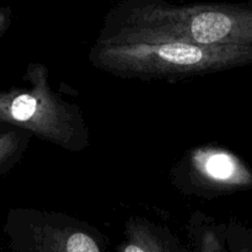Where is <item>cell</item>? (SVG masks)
I'll list each match as a JSON object with an SVG mask.
<instances>
[{
    "label": "cell",
    "mask_w": 252,
    "mask_h": 252,
    "mask_svg": "<svg viewBox=\"0 0 252 252\" xmlns=\"http://www.w3.org/2000/svg\"><path fill=\"white\" fill-rule=\"evenodd\" d=\"M117 252H193L167 225L144 217L127 219Z\"/></svg>",
    "instance_id": "cell-6"
},
{
    "label": "cell",
    "mask_w": 252,
    "mask_h": 252,
    "mask_svg": "<svg viewBox=\"0 0 252 252\" xmlns=\"http://www.w3.org/2000/svg\"><path fill=\"white\" fill-rule=\"evenodd\" d=\"M126 38L252 47V5H172L164 0H125L106 15L96 39Z\"/></svg>",
    "instance_id": "cell-1"
},
{
    "label": "cell",
    "mask_w": 252,
    "mask_h": 252,
    "mask_svg": "<svg viewBox=\"0 0 252 252\" xmlns=\"http://www.w3.org/2000/svg\"><path fill=\"white\" fill-rule=\"evenodd\" d=\"M189 246L193 252H229L226 223L197 211L186 223Z\"/></svg>",
    "instance_id": "cell-7"
},
{
    "label": "cell",
    "mask_w": 252,
    "mask_h": 252,
    "mask_svg": "<svg viewBox=\"0 0 252 252\" xmlns=\"http://www.w3.org/2000/svg\"><path fill=\"white\" fill-rule=\"evenodd\" d=\"M20 252H110L103 234L70 214L30 211L19 230Z\"/></svg>",
    "instance_id": "cell-5"
},
{
    "label": "cell",
    "mask_w": 252,
    "mask_h": 252,
    "mask_svg": "<svg viewBox=\"0 0 252 252\" xmlns=\"http://www.w3.org/2000/svg\"><path fill=\"white\" fill-rule=\"evenodd\" d=\"M24 80L26 88L0 89V122L68 152L90 147V129L80 107L52 89L47 65L30 63Z\"/></svg>",
    "instance_id": "cell-3"
},
{
    "label": "cell",
    "mask_w": 252,
    "mask_h": 252,
    "mask_svg": "<svg viewBox=\"0 0 252 252\" xmlns=\"http://www.w3.org/2000/svg\"><path fill=\"white\" fill-rule=\"evenodd\" d=\"M170 180L185 196L213 199L252 189V169L226 148L202 145L174 165Z\"/></svg>",
    "instance_id": "cell-4"
},
{
    "label": "cell",
    "mask_w": 252,
    "mask_h": 252,
    "mask_svg": "<svg viewBox=\"0 0 252 252\" xmlns=\"http://www.w3.org/2000/svg\"><path fill=\"white\" fill-rule=\"evenodd\" d=\"M4 133H5V132H1V130H0V137H1V135L4 134Z\"/></svg>",
    "instance_id": "cell-11"
},
{
    "label": "cell",
    "mask_w": 252,
    "mask_h": 252,
    "mask_svg": "<svg viewBox=\"0 0 252 252\" xmlns=\"http://www.w3.org/2000/svg\"><path fill=\"white\" fill-rule=\"evenodd\" d=\"M226 244L229 252H252V223L235 219L226 223Z\"/></svg>",
    "instance_id": "cell-9"
},
{
    "label": "cell",
    "mask_w": 252,
    "mask_h": 252,
    "mask_svg": "<svg viewBox=\"0 0 252 252\" xmlns=\"http://www.w3.org/2000/svg\"><path fill=\"white\" fill-rule=\"evenodd\" d=\"M5 26H6V19L2 15H0V36L5 31Z\"/></svg>",
    "instance_id": "cell-10"
},
{
    "label": "cell",
    "mask_w": 252,
    "mask_h": 252,
    "mask_svg": "<svg viewBox=\"0 0 252 252\" xmlns=\"http://www.w3.org/2000/svg\"><path fill=\"white\" fill-rule=\"evenodd\" d=\"M29 142V133L20 129L6 130L0 137V172L19 160Z\"/></svg>",
    "instance_id": "cell-8"
},
{
    "label": "cell",
    "mask_w": 252,
    "mask_h": 252,
    "mask_svg": "<svg viewBox=\"0 0 252 252\" xmlns=\"http://www.w3.org/2000/svg\"><path fill=\"white\" fill-rule=\"evenodd\" d=\"M89 62L121 79L181 80L252 64V47H209L154 38L97 41Z\"/></svg>",
    "instance_id": "cell-2"
}]
</instances>
